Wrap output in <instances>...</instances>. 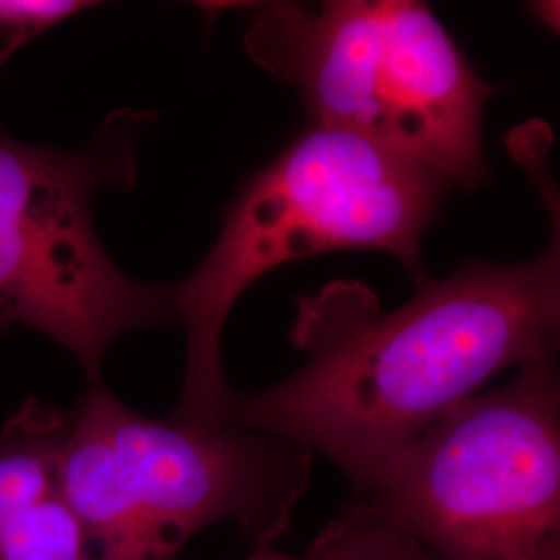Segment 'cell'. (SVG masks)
I'll return each mask as SVG.
<instances>
[{"label": "cell", "instance_id": "ba28073f", "mask_svg": "<svg viewBox=\"0 0 560 560\" xmlns=\"http://www.w3.org/2000/svg\"><path fill=\"white\" fill-rule=\"evenodd\" d=\"M552 131L546 122L541 120H529L515 127L509 138H506V148L511 159L517 162L521 173L525 179L529 180L532 189L536 191L541 208L550 221L552 229V241L550 247L559 261L560 272V183L552 171L550 164V152H552ZM557 370L560 378V335L559 345H557Z\"/></svg>", "mask_w": 560, "mask_h": 560}, {"label": "cell", "instance_id": "52a82bcc", "mask_svg": "<svg viewBox=\"0 0 560 560\" xmlns=\"http://www.w3.org/2000/svg\"><path fill=\"white\" fill-rule=\"evenodd\" d=\"M421 550L397 529L340 513L328 523L310 548L300 555H282L272 546L256 548L243 560H420Z\"/></svg>", "mask_w": 560, "mask_h": 560}, {"label": "cell", "instance_id": "30bf717a", "mask_svg": "<svg viewBox=\"0 0 560 560\" xmlns=\"http://www.w3.org/2000/svg\"><path fill=\"white\" fill-rule=\"evenodd\" d=\"M529 13L536 15L546 27H550L552 32H557L560 36V0L532 2Z\"/></svg>", "mask_w": 560, "mask_h": 560}, {"label": "cell", "instance_id": "7a4b0ae2", "mask_svg": "<svg viewBox=\"0 0 560 560\" xmlns=\"http://www.w3.org/2000/svg\"><path fill=\"white\" fill-rule=\"evenodd\" d=\"M448 180L361 133L310 122L260 171L241 183L200 266L173 284L187 335V365L175 413L221 416L231 390L222 332L241 295L289 261L342 249L395 256L421 282V243L436 221Z\"/></svg>", "mask_w": 560, "mask_h": 560}, {"label": "cell", "instance_id": "277c9868", "mask_svg": "<svg viewBox=\"0 0 560 560\" xmlns=\"http://www.w3.org/2000/svg\"><path fill=\"white\" fill-rule=\"evenodd\" d=\"M342 513L397 529L432 560H560L555 355L451 409L353 488Z\"/></svg>", "mask_w": 560, "mask_h": 560}, {"label": "cell", "instance_id": "5b68a950", "mask_svg": "<svg viewBox=\"0 0 560 560\" xmlns=\"http://www.w3.org/2000/svg\"><path fill=\"white\" fill-rule=\"evenodd\" d=\"M156 119L119 108L81 150L0 136V330L50 337L94 384L119 337L179 324L173 284L127 277L92 219L96 194L136 187V150Z\"/></svg>", "mask_w": 560, "mask_h": 560}, {"label": "cell", "instance_id": "9c48e42d", "mask_svg": "<svg viewBox=\"0 0 560 560\" xmlns=\"http://www.w3.org/2000/svg\"><path fill=\"white\" fill-rule=\"evenodd\" d=\"M92 7L83 0H0V69L21 46Z\"/></svg>", "mask_w": 560, "mask_h": 560}, {"label": "cell", "instance_id": "3957f363", "mask_svg": "<svg viewBox=\"0 0 560 560\" xmlns=\"http://www.w3.org/2000/svg\"><path fill=\"white\" fill-rule=\"evenodd\" d=\"M314 453L279 434L171 411L150 418L102 384L69 409L65 492L117 560H175L200 532L231 523L256 548L291 527Z\"/></svg>", "mask_w": 560, "mask_h": 560}, {"label": "cell", "instance_id": "8992f818", "mask_svg": "<svg viewBox=\"0 0 560 560\" xmlns=\"http://www.w3.org/2000/svg\"><path fill=\"white\" fill-rule=\"evenodd\" d=\"M69 409L30 399L0 432V560H117L69 501Z\"/></svg>", "mask_w": 560, "mask_h": 560}, {"label": "cell", "instance_id": "6da1fadb", "mask_svg": "<svg viewBox=\"0 0 560 560\" xmlns=\"http://www.w3.org/2000/svg\"><path fill=\"white\" fill-rule=\"evenodd\" d=\"M559 261L474 260L386 312L360 280L298 298L291 345L305 363L254 393L229 390L221 413L300 442L353 488L423 436L492 376L555 355Z\"/></svg>", "mask_w": 560, "mask_h": 560}]
</instances>
